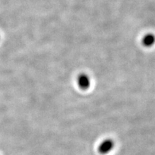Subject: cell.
Wrapping results in <instances>:
<instances>
[{
	"instance_id": "obj_3",
	"label": "cell",
	"mask_w": 155,
	"mask_h": 155,
	"mask_svg": "<svg viewBox=\"0 0 155 155\" xmlns=\"http://www.w3.org/2000/svg\"><path fill=\"white\" fill-rule=\"evenodd\" d=\"M142 43L145 47H152L155 43V36L153 34H147L143 38Z\"/></svg>"
},
{
	"instance_id": "obj_2",
	"label": "cell",
	"mask_w": 155,
	"mask_h": 155,
	"mask_svg": "<svg viewBox=\"0 0 155 155\" xmlns=\"http://www.w3.org/2000/svg\"><path fill=\"white\" fill-rule=\"evenodd\" d=\"M78 84L79 88L83 90H86L90 87L91 81L88 75L86 74H81L78 78Z\"/></svg>"
},
{
	"instance_id": "obj_1",
	"label": "cell",
	"mask_w": 155,
	"mask_h": 155,
	"mask_svg": "<svg viewBox=\"0 0 155 155\" xmlns=\"http://www.w3.org/2000/svg\"><path fill=\"white\" fill-rule=\"evenodd\" d=\"M114 147V142L111 139H106L103 141L98 146V152L101 154H106L111 152Z\"/></svg>"
}]
</instances>
